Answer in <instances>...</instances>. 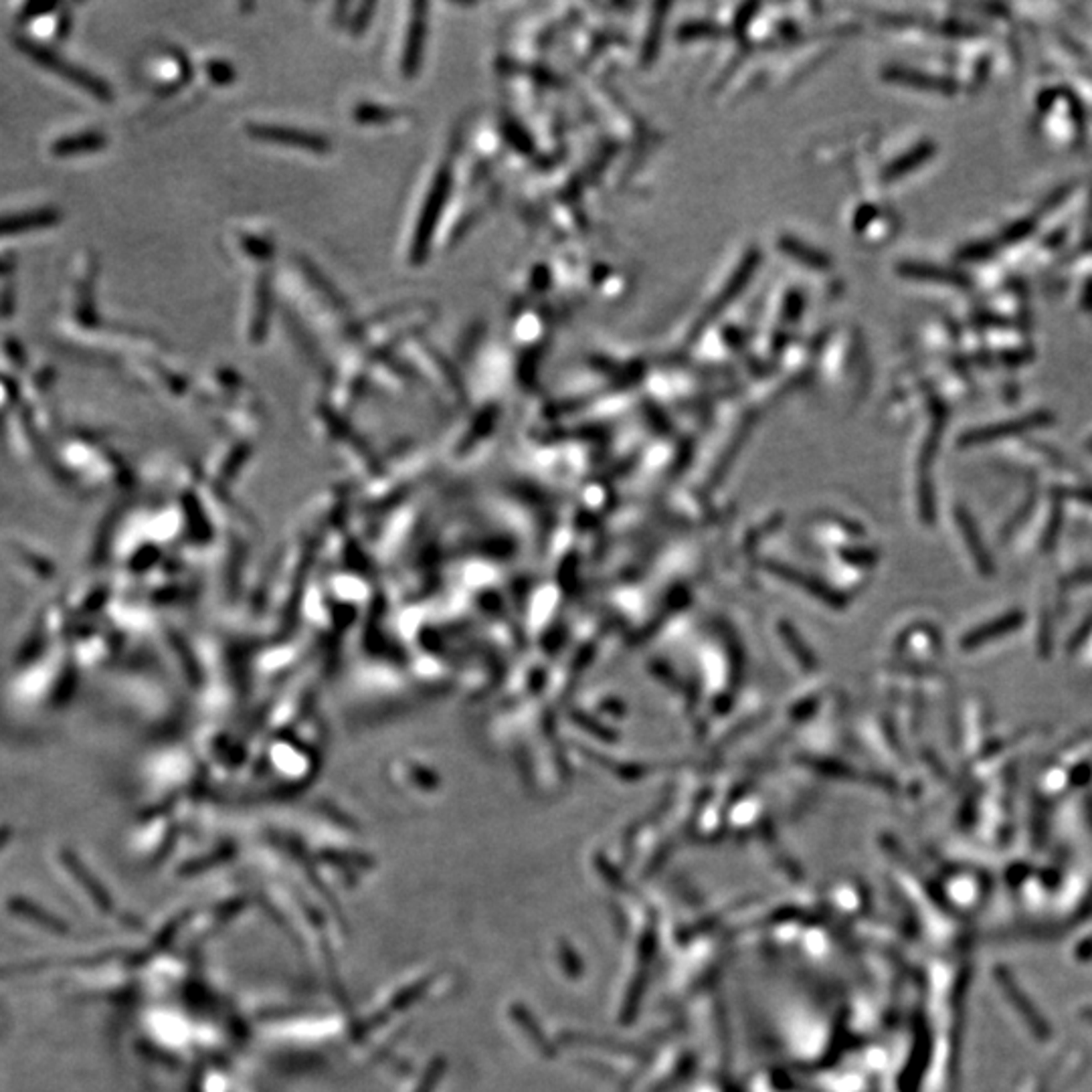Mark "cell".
<instances>
[{
    "label": "cell",
    "mask_w": 1092,
    "mask_h": 1092,
    "mask_svg": "<svg viewBox=\"0 0 1092 1092\" xmlns=\"http://www.w3.org/2000/svg\"><path fill=\"white\" fill-rule=\"evenodd\" d=\"M18 45H21L23 51H27L29 55L34 59V61L41 63L43 67L51 69L53 73H59V76L67 77L69 81L76 83V86H79V87H83L86 91L96 93V96L100 97V100H110V91H107V87L103 86L100 79L93 77L91 73L83 71V69L73 67L71 63L65 61V59L55 55V53H51L45 47L34 45V43H31V41H21Z\"/></svg>",
    "instance_id": "1"
},
{
    "label": "cell",
    "mask_w": 1092,
    "mask_h": 1092,
    "mask_svg": "<svg viewBox=\"0 0 1092 1092\" xmlns=\"http://www.w3.org/2000/svg\"><path fill=\"white\" fill-rule=\"evenodd\" d=\"M1050 419L1052 417L1048 413H1036V415H1030V417L1017 419V421L993 425V427H983V429H977V431H971L969 435H965L963 443H965V446H973V443L995 442V439L1007 437V435H1016V433L1027 431V429L1042 427V425L1050 423Z\"/></svg>",
    "instance_id": "2"
},
{
    "label": "cell",
    "mask_w": 1092,
    "mask_h": 1092,
    "mask_svg": "<svg viewBox=\"0 0 1092 1092\" xmlns=\"http://www.w3.org/2000/svg\"><path fill=\"white\" fill-rule=\"evenodd\" d=\"M55 221H57V215L53 211H34V212H24V215L0 217V237L29 233V231L43 229V227L53 225Z\"/></svg>",
    "instance_id": "3"
},
{
    "label": "cell",
    "mask_w": 1092,
    "mask_h": 1092,
    "mask_svg": "<svg viewBox=\"0 0 1092 1092\" xmlns=\"http://www.w3.org/2000/svg\"><path fill=\"white\" fill-rule=\"evenodd\" d=\"M1020 624H1021V617L1017 614H1010V615L1001 617V619L991 621V624L983 625L981 630H975L973 634L967 635L965 640H963V647H965V650H975L977 645L987 644V641L997 640V637L1010 634V631H1014Z\"/></svg>",
    "instance_id": "4"
},
{
    "label": "cell",
    "mask_w": 1092,
    "mask_h": 1092,
    "mask_svg": "<svg viewBox=\"0 0 1092 1092\" xmlns=\"http://www.w3.org/2000/svg\"><path fill=\"white\" fill-rule=\"evenodd\" d=\"M11 911L17 914V917L29 918V921H33V925L43 927L45 931H51V933L61 931V925H59V921L53 917V914L45 912L43 908H37L29 901H14L11 904Z\"/></svg>",
    "instance_id": "5"
},
{
    "label": "cell",
    "mask_w": 1092,
    "mask_h": 1092,
    "mask_svg": "<svg viewBox=\"0 0 1092 1092\" xmlns=\"http://www.w3.org/2000/svg\"><path fill=\"white\" fill-rule=\"evenodd\" d=\"M907 271L908 275L912 278H921V280H933V281H943V284H957V285H965L967 280L963 278L961 274H955V271L948 269H938V268H931V265H904L902 268Z\"/></svg>",
    "instance_id": "6"
},
{
    "label": "cell",
    "mask_w": 1092,
    "mask_h": 1092,
    "mask_svg": "<svg viewBox=\"0 0 1092 1092\" xmlns=\"http://www.w3.org/2000/svg\"><path fill=\"white\" fill-rule=\"evenodd\" d=\"M100 144H102V138L96 136V134L71 136V138H65V140H61V142H55V146H53V152H55V154H61V156L79 154V152L96 150V148H100Z\"/></svg>",
    "instance_id": "7"
},
{
    "label": "cell",
    "mask_w": 1092,
    "mask_h": 1092,
    "mask_svg": "<svg viewBox=\"0 0 1092 1092\" xmlns=\"http://www.w3.org/2000/svg\"><path fill=\"white\" fill-rule=\"evenodd\" d=\"M991 251H993L991 243H980V245H971V247H967V249H963L961 257L965 261H977V259H985V257H990Z\"/></svg>",
    "instance_id": "8"
},
{
    "label": "cell",
    "mask_w": 1092,
    "mask_h": 1092,
    "mask_svg": "<svg viewBox=\"0 0 1092 1092\" xmlns=\"http://www.w3.org/2000/svg\"><path fill=\"white\" fill-rule=\"evenodd\" d=\"M1032 229H1034V223H1032V221H1021V223H1016L1011 229H1007L1003 237H1006V241H1010L1011 243V241L1024 239L1026 235L1032 233Z\"/></svg>",
    "instance_id": "9"
},
{
    "label": "cell",
    "mask_w": 1092,
    "mask_h": 1092,
    "mask_svg": "<svg viewBox=\"0 0 1092 1092\" xmlns=\"http://www.w3.org/2000/svg\"><path fill=\"white\" fill-rule=\"evenodd\" d=\"M1089 447H1090V449H1092V442H1090V446H1089Z\"/></svg>",
    "instance_id": "10"
}]
</instances>
